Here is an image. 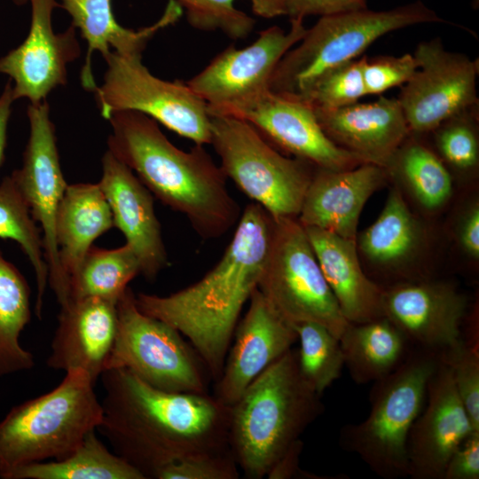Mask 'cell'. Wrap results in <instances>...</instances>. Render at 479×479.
I'll use <instances>...</instances> for the list:
<instances>
[{
  "label": "cell",
  "instance_id": "6da1fadb",
  "mask_svg": "<svg viewBox=\"0 0 479 479\" xmlns=\"http://www.w3.org/2000/svg\"><path fill=\"white\" fill-rule=\"evenodd\" d=\"M100 378L105 398L98 429L145 479L181 459L231 452V407L214 395L164 391L122 368Z\"/></svg>",
  "mask_w": 479,
  "mask_h": 479
},
{
  "label": "cell",
  "instance_id": "7a4b0ae2",
  "mask_svg": "<svg viewBox=\"0 0 479 479\" xmlns=\"http://www.w3.org/2000/svg\"><path fill=\"white\" fill-rule=\"evenodd\" d=\"M274 219L251 202L217 263L197 282L166 296L139 293L137 308L186 337L211 379L220 377L243 307L258 287Z\"/></svg>",
  "mask_w": 479,
  "mask_h": 479
},
{
  "label": "cell",
  "instance_id": "3957f363",
  "mask_svg": "<svg viewBox=\"0 0 479 479\" xmlns=\"http://www.w3.org/2000/svg\"><path fill=\"white\" fill-rule=\"evenodd\" d=\"M107 120L108 150L155 198L185 216L201 239L220 238L237 224L240 207L204 145L179 149L154 120L139 112H114Z\"/></svg>",
  "mask_w": 479,
  "mask_h": 479
},
{
  "label": "cell",
  "instance_id": "277c9868",
  "mask_svg": "<svg viewBox=\"0 0 479 479\" xmlns=\"http://www.w3.org/2000/svg\"><path fill=\"white\" fill-rule=\"evenodd\" d=\"M291 349L261 373L231 405L229 447L240 471L263 479L323 412Z\"/></svg>",
  "mask_w": 479,
  "mask_h": 479
},
{
  "label": "cell",
  "instance_id": "5b68a950",
  "mask_svg": "<svg viewBox=\"0 0 479 479\" xmlns=\"http://www.w3.org/2000/svg\"><path fill=\"white\" fill-rule=\"evenodd\" d=\"M96 383L80 368L66 372L51 391L13 406L0 421V477L74 452L103 419Z\"/></svg>",
  "mask_w": 479,
  "mask_h": 479
},
{
  "label": "cell",
  "instance_id": "8992f818",
  "mask_svg": "<svg viewBox=\"0 0 479 479\" xmlns=\"http://www.w3.org/2000/svg\"><path fill=\"white\" fill-rule=\"evenodd\" d=\"M439 352L412 347L393 372L373 381L368 416L340 431V445L385 479L409 476L407 441L422 411Z\"/></svg>",
  "mask_w": 479,
  "mask_h": 479
},
{
  "label": "cell",
  "instance_id": "52a82bcc",
  "mask_svg": "<svg viewBox=\"0 0 479 479\" xmlns=\"http://www.w3.org/2000/svg\"><path fill=\"white\" fill-rule=\"evenodd\" d=\"M423 23L450 22L420 0L389 10L321 16L279 60L270 90L302 101L319 77L357 59L380 37Z\"/></svg>",
  "mask_w": 479,
  "mask_h": 479
},
{
  "label": "cell",
  "instance_id": "ba28073f",
  "mask_svg": "<svg viewBox=\"0 0 479 479\" xmlns=\"http://www.w3.org/2000/svg\"><path fill=\"white\" fill-rule=\"evenodd\" d=\"M209 145L225 177L274 220L298 217L315 167L281 153L234 116L210 114Z\"/></svg>",
  "mask_w": 479,
  "mask_h": 479
},
{
  "label": "cell",
  "instance_id": "9c48e42d",
  "mask_svg": "<svg viewBox=\"0 0 479 479\" xmlns=\"http://www.w3.org/2000/svg\"><path fill=\"white\" fill-rule=\"evenodd\" d=\"M117 329L106 370L122 368L169 392L208 393L200 357L169 324L143 313L127 287L116 303Z\"/></svg>",
  "mask_w": 479,
  "mask_h": 479
},
{
  "label": "cell",
  "instance_id": "30bf717a",
  "mask_svg": "<svg viewBox=\"0 0 479 479\" xmlns=\"http://www.w3.org/2000/svg\"><path fill=\"white\" fill-rule=\"evenodd\" d=\"M257 288L292 326L317 323L339 339L349 325L297 218L274 220L271 244Z\"/></svg>",
  "mask_w": 479,
  "mask_h": 479
},
{
  "label": "cell",
  "instance_id": "8fae6325",
  "mask_svg": "<svg viewBox=\"0 0 479 479\" xmlns=\"http://www.w3.org/2000/svg\"><path fill=\"white\" fill-rule=\"evenodd\" d=\"M141 56L112 51L104 57L107 67L103 83L93 91L101 116L107 120L114 112H139L195 145H209L207 104L186 82L153 75Z\"/></svg>",
  "mask_w": 479,
  "mask_h": 479
},
{
  "label": "cell",
  "instance_id": "7c38bea8",
  "mask_svg": "<svg viewBox=\"0 0 479 479\" xmlns=\"http://www.w3.org/2000/svg\"><path fill=\"white\" fill-rule=\"evenodd\" d=\"M290 22L287 31L278 26L262 30L246 47L230 45L186 82L207 104L209 114H227L270 90L278 63L307 30L303 19Z\"/></svg>",
  "mask_w": 479,
  "mask_h": 479
},
{
  "label": "cell",
  "instance_id": "4fadbf2b",
  "mask_svg": "<svg viewBox=\"0 0 479 479\" xmlns=\"http://www.w3.org/2000/svg\"><path fill=\"white\" fill-rule=\"evenodd\" d=\"M29 137L21 167L11 174L43 232L49 285L60 306L71 300V287L59 259L55 236L56 213L67 184L62 173L55 127L47 100L30 103L27 109Z\"/></svg>",
  "mask_w": 479,
  "mask_h": 479
},
{
  "label": "cell",
  "instance_id": "5bb4252c",
  "mask_svg": "<svg viewBox=\"0 0 479 479\" xmlns=\"http://www.w3.org/2000/svg\"><path fill=\"white\" fill-rule=\"evenodd\" d=\"M418 69L397 98L410 132L430 133L449 118L479 105L478 59L445 50L441 38L420 43Z\"/></svg>",
  "mask_w": 479,
  "mask_h": 479
},
{
  "label": "cell",
  "instance_id": "9a60e30c",
  "mask_svg": "<svg viewBox=\"0 0 479 479\" xmlns=\"http://www.w3.org/2000/svg\"><path fill=\"white\" fill-rule=\"evenodd\" d=\"M251 124L271 145L316 169L343 170L367 163L334 143L308 103L271 90L227 114Z\"/></svg>",
  "mask_w": 479,
  "mask_h": 479
},
{
  "label": "cell",
  "instance_id": "2e32d148",
  "mask_svg": "<svg viewBox=\"0 0 479 479\" xmlns=\"http://www.w3.org/2000/svg\"><path fill=\"white\" fill-rule=\"evenodd\" d=\"M31 22L27 36L15 49L0 57V74L11 77L14 99L30 103L46 99L49 93L67 82V66L79 58L81 49L75 27L55 33L51 25L57 0H28Z\"/></svg>",
  "mask_w": 479,
  "mask_h": 479
},
{
  "label": "cell",
  "instance_id": "e0dca14e",
  "mask_svg": "<svg viewBox=\"0 0 479 479\" xmlns=\"http://www.w3.org/2000/svg\"><path fill=\"white\" fill-rule=\"evenodd\" d=\"M466 297L453 285L429 279L405 280L383 289L382 313L412 347L441 352L462 334Z\"/></svg>",
  "mask_w": 479,
  "mask_h": 479
},
{
  "label": "cell",
  "instance_id": "ac0fdd59",
  "mask_svg": "<svg viewBox=\"0 0 479 479\" xmlns=\"http://www.w3.org/2000/svg\"><path fill=\"white\" fill-rule=\"evenodd\" d=\"M239 320L214 396L232 405L247 386L297 341L294 326L273 309L258 288Z\"/></svg>",
  "mask_w": 479,
  "mask_h": 479
},
{
  "label": "cell",
  "instance_id": "d6986e66",
  "mask_svg": "<svg viewBox=\"0 0 479 479\" xmlns=\"http://www.w3.org/2000/svg\"><path fill=\"white\" fill-rule=\"evenodd\" d=\"M473 433L478 432L457 394L449 367L440 358L424 407L409 433V476L443 479L450 457Z\"/></svg>",
  "mask_w": 479,
  "mask_h": 479
},
{
  "label": "cell",
  "instance_id": "ffe728a7",
  "mask_svg": "<svg viewBox=\"0 0 479 479\" xmlns=\"http://www.w3.org/2000/svg\"><path fill=\"white\" fill-rule=\"evenodd\" d=\"M98 184L110 206L114 226L137 257L140 274L153 280L169 264L153 195L109 150L102 157Z\"/></svg>",
  "mask_w": 479,
  "mask_h": 479
},
{
  "label": "cell",
  "instance_id": "44dd1931",
  "mask_svg": "<svg viewBox=\"0 0 479 479\" xmlns=\"http://www.w3.org/2000/svg\"><path fill=\"white\" fill-rule=\"evenodd\" d=\"M116 329V303L97 297L71 299L60 306L48 367L80 368L96 383L106 370Z\"/></svg>",
  "mask_w": 479,
  "mask_h": 479
},
{
  "label": "cell",
  "instance_id": "7402d4cb",
  "mask_svg": "<svg viewBox=\"0 0 479 479\" xmlns=\"http://www.w3.org/2000/svg\"><path fill=\"white\" fill-rule=\"evenodd\" d=\"M387 176L385 168L373 163L343 170L316 169L297 219L303 227L356 240L363 208Z\"/></svg>",
  "mask_w": 479,
  "mask_h": 479
},
{
  "label": "cell",
  "instance_id": "603a6c76",
  "mask_svg": "<svg viewBox=\"0 0 479 479\" xmlns=\"http://www.w3.org/2000/svg\"><path fill=\"white\" fill-rule=\"evenodd\" d=\"M314 111L324 132L334 143L367 163L383 168L410 134L397 98L380 96L373 102Z\"/></svg>",
  "mask_w": 479,
  "mask_h": 479
},
{
  "label": "cell",
  "instance_id": "cb8c5ba5",
  "mask_svg": "<svg viewBox=\"0 0 479 479\" xmlns=\"http://www.w3.org/2000/svg\"><path fill=\"white\" fill-rule=\"evenodd\" d=\"M304 229L346 320L360 324L384 317L383 288L362 270L356 240L316 227Z\"/></svg>",
  "mask_w": 479,
  "mask_h": 479
},
{
  "label": "cell",
  "instance_id": "d4e9b609",
  "mask_svg": "<svg viewBox=\"0 0 479 479\" xmlns=\"http://www.w3.org/2000/svg\"><path fill=\"white\" fill-rule=\"evenodd\" d=\"M60 7L72 19L87 43L85 62L81 71L82 87L94 91L98 86L91 71V55L98 51L106 57L112 51L122 55H142L147 42L161 29L175 23L182 8L169 0L162 16L153 25L135 31L120 25L113 12L112 0H60Z\"/></svg>",
  "mask_w": 479,
  "mask_h": 479
},
{
  "label": "cell",
  "instance_id": "484cf974",
  "mask_svg": "<svg viewBox=\"0 0 479 479\" xmlns=\"http://www.w3.org/2000/svg\"><path fill=\"white\" fill-rule=\"evenodd\" d=\"M113 226L112 211L98 183L67 185L56 213L55 236L70 287L93 241Z\"/></svg>",
  "mask_w": 479,
  "mask_h": 479
},
{
  "label": "cell",
  "instance_id": "4316f807",
  "mask_svg": "<svg viewBox=\"0 0 479 479\" xmlns=\"http://www.w3.org/2000/svg\"><path fill=\"white\" fill-rule=\"evenodd\" d=\"M344 366L357 384L375 381L397 368L412 346L387 318L352 324L339 338Z\"/></svg>",
  "mask_w": 479,
  "mask_h": 479
},
{
  "label": "cell",
  "instance_id": "83f0119b",
  "mask_svg": "<svg viewBox=\"0 0 479 479\" xmlns=\"http://www.w3.org/2000/svg\"><path fill=\"white\" fill-rule=\"evenodd\" d=\"M421 230L398 189H392L378 218L364 230L357 249L373 264L396 267L415 253Z\"/></svg>",
  "mask_w": 479,
  "mask_h": 479
},
{
  "label": "cell",
  "instance_id": "f1b7e54d",
  "mask_svg": "<svg viewBox=\"0 0 479 479\" xmlns=\"http://www.w3.org/2000/svg\"><path fill=\"white\" fill-rule=\"evenodd\" d=\"M5 479H145L116 453H112L90 432L82 444L63 459L20 467Z\"/></svg>",
  "mask_w": 479,
  "mask_h": 479
},
{
  "label": "cell",
  "instance_id": "f546056e",
  "mask_svg": "<svg viewBox=\"0 0 479 479\" xmlns=\"http://www.w3.org/2000/svg\"><path fill=\"white\" fill-rule=\"evenodd\" d=\"M30 317L27 282L0 251V377L35 366L34 355L20 342Z\"/></svg>",
  "mask_w": 479,
  "mask_h": 479
},
{
  "label": "cell",
  "instance_id": "4dcf8cb0",
  "mask_svg": "<svg viewBox=\"0 0 479 479\" xmlns=\"http://www.w3.org/2000/svg\"><path fill=\"white\" fill-rule=\"evenodd\" d=\"M385 169L388 175L398 177L425 208L442 207L452 193V178L448 168L433 149L411 132Z\"/></svg>",
  "mask_w": 479,
  "mask_h": 479
},
{
  "label": "cell",
  "instance_id": "1f68e13d",
  "mask_svg": "<svg viewBox=\"0 0 479 479\" xmlns=\"http://www.w3.org/2000/svg\"><path fill=\"white\" fill-rule=\"evenodd\" d=\"M41 232L13 177L6 176L0 183V238L17 242L34 269L37 287L35 312L39 318L49 283Z\"/></svg>",
  "mask_w": 479,
  "mask_h": 479
},
{
  "label": "cell",
  "instance_id": "d6a6232c",
  "mask_svg": "<svg viewBox=\"0 0 479 479\" xmlns=\"http://www.w3.org/2000/svg\"><path fill=\"white\" fill-rule=\"evenodd\" d=\"M138 274L139 262L128 244L114 249L92 245L71 285V299L97 297L117 303Z\"/></svg>",
  "mask_w": 479,
  "mask_h": 479
},
{
  "label": "cell",
  "instance_id": "836d02e7",
  "mask_svg": "<svg viewBox=\"0 0 479 479\" xmlns=\"http://www.w3.org/2000/svg\"><path fill=\"white\" fill-rule=\"evenodd\" d=\"M293 326L300 343L297 357L301 373L322 395L341 376L344 367L340 341L317 323L303 322Z\"/></svg>",
  "mask_w": 479,
  "mask_h": 479
},
{
  "label": "cell",
  "instance_id": "e575fe53",
  "mask_svg": "<svg viewBox=\"0 0 479 479\" xmlns=\"http://www.w3.org/2000/svg\"><path fill=\"white\" fill-rule=\"evenodd\" d=\"M478 106L449 118L431 131L436 153L447 168L458 172L469 173L478 168Z\"/></svg>",
  "mask_w": 479,
  "mask_h": 479
},
{
  "label": "cell",
  "instance_id": "d590c367",
  "mask_svg": "<svg viewBox=\"0 0 479 479\" xmlns=\"http://www.w3.org/2000/svg\"><path fill=\"white\" fill-rule=\"evenodd\" d=\"M364 57L339 66L319 77L303 98L314 109L334 110L366 95L363 79Z\"/></svg>",
  "mask_w": 479,
  "mask_h": 479
},
{
  "label": "cell",
  "instance_id": "8d00e7d4",
  "mask_svg": "<svg viewBox=\"0 0 479 479\" xmlns=\"http://www.w3.org/2000/svg\"><path fill=\"white\" fill-rule=\"evenodd\" d=\"M173 1L185 10L189 25L201 31H221L232 40H241L255 27V20L239 10L235 0Z\"/></svg>",
  "mask_w": 479,
  "mask_h": 479
},
{
  "label": "cell",
  "instance_id": "74e56055",
  "mask_svg": "<svg viewBox=\"0 0 479 479\" xmlns=\"http://www.w3.org/2000/svg\"><path fill=\"white\" fill-rule=\"evenodd\" d=\"M439 356L451 371L457 394L474 430L479 433V352L460 338L439 352Z\"/></svg>",
  "mask_w": 479,
  "mask_h": 479
},
{
  "label": "cell",
  "instance_id": "f35d334b",
  "mask_svg": "<svg viewBox=\"0 0 479 479\" xmlns=\"http://www.w3.org/2000/svg\"><path fill=\"white\" fill-rule=\"evenodd\" d=\"M413 54L364 57L363 79L366 95H381L385 91L409 82L418 69Z\"/></svg>",
  "mask_w": 479,
  "mask_h": 479
},
{
  "label": "cell",
  "instance_id": "ab89813d",
  "mask_svg": "<svg viewBox=\"0 0 479 479\" xmlns=\"http://www.w3.org/2000/svg\"><path fill=\"white\" fill-rule=\"evenodd\" d=\"M239 467L231 452L194 456L170 463L157 471L155 479H238Z\"/></svg>",
  "mask_w": 479,
  "mask_h": 479
},
{
  "label": "cell",
  "instance_id": "60d3db41",
  "mask_svg": "<svg viewBox=\"0 0 479 479\" xmlns=\"http://www.w3.org/2000/svg\"><path fill=\"white\" fill-rule=\"evenodd\" d=\"M479 478V433H473L450 457L443 479Z\"/></svg>",
  "mask_w": 479,
  "mask_h": 479
},
{
  "label": "cell",
  "instance_id": "b9f144b4",
  "mask_svg": "<svg viewBox=\"0 0 479 479\" xmlns=\"http://www.w3.org/2000/svg\"><path fill=\"white\" fill-rule=\"evenodd\" d=\"M365 0H287L286 15L304 19L309 15L327 16L365 9Z\"/></svg>",
  "mask_w": 479,
  "mask_h": 479
},
{
  "label": "cell",
  "instance_id": "7bdbcfd3",
  "mask_svg": "<svg viewBox=\"0 0 479 479\" xmlns=\"http://www.w3.org/2000/svg\"><path fill=\"white\" fill-rule=\"evenodd\" d=\"M462 249L473 259L479 258V208L473 205L465 214L459 229Z\"/></svg>",
  "mask_w": 479,
  "mask_h": 479
},
{
  "label": "cell",
  "instance_id": "ee69618b",
  "mask_svg": "<svg viewBox=\"0 0 479 479\" xmlns=\"http://www.w3.org/2000/svg\"><path fill=\"white\" fill-rule=\"evenodd\" d=\"M303 448L302 440L297 442L276 464L269 474V479H287V478H321L313 476L300 468L299 458Z\"/></svg>",
  "mask_w": 479,
  "mask_h": 479
},
{
  "label": "cell",
  "instance_id": "f6af8a7d",
  "mask_svg": "<svg viewBox=\"0 0 479 479\" xmlns=\"http://www.w3.org/2000/svg\"><path fill=\"white\" fill-rule=\"evenodd\" d=\"M13 101L15 99L12 94V83L9 81L0 95V167L4 162L7 128Z\"/></svg>",
  "mask_w": 479,
  "mask_h": 479
},
{
  "label": "cell",
  "instance_id": "bcb514c9",
  "mask_svg": "<svg viewBox=\"0 0 479 479\" xmlns=\"http://www.w3.org/2000/svg\"><path fill=\"white\" fill-rule=\"evenodd\" d=\"M253 12L264 19L286 15L287 0H247Z\"/></svg>",
  "mask_w": 479,
  "mask_h": 479
},
{
  "label": "cell",
  "instance_id": "7dc6e473",
  "mask_svg": "<svg viewBox=\"0 0 479 479\" xmlns=\"http://www.w3.org/2000/svg\"><path fill=\"white\" fill-rule=\"evenodd\" d=\"M17 5H23L28 3V0H12Z\"/></svg>",
  "mask_w": 479,
  "mask_h": 479
},
{
  "label": "cell",
  "instance_id": "c3c4849f",
  "mask_svg": "<svg viewBox=\"0 0 479 479\" xmlns=\"http://www.w3.org/2000/svg\"><path fill=\"white\" fill-rule=\"evenodd\" d=\"M479 2V0H477Z\"/></svg>",
  "mask_w": 479,
  "mask_h": 479
}]
</instances>
